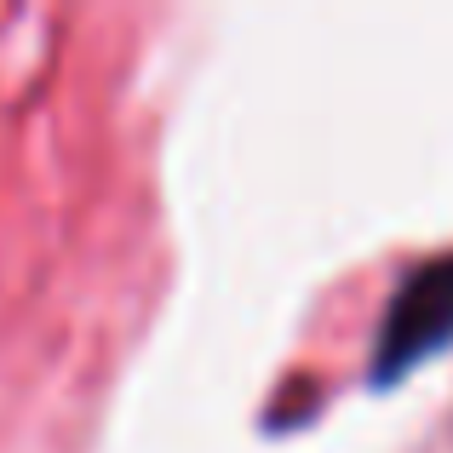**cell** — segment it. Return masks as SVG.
<instances>
[{
    "mask_svg": "<svg viewBox=\"0 0 453 453\" xmlns=\"http://www.w3.org/2000/svg\"><path fill=\"white\" fill-rule=\"evenodd\" d=\"M453 344V253H436L425 265H413L396 281V293L385 299L373 333V385H396L419 362H431L436 350Z\"/></svg>",
    "mask_w": 453,
    "mask_h": 453,
    "instance_id": "obj_1",
    "label": "cell"
}]
</instances>
